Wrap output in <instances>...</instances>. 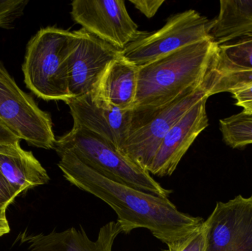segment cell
<instances>
[{"label": "cell", "instance_id": "cell-14", "mask_svg": "<svg viewBox=\"0 0 252 251\" xmlns=\"http://www.w3.org/2000/svg\"><path fill=\"white\" fill-rule=\"evenodd\" d=\"M138 75L139 66L121 54L107 66L93 93L109 106L132 110L137 94Z\"/></svg>", "mask_w": 252, "mask_h": 251}, {"label": "cell", "instance_id": "cell-12", "mask_svg": "<svg viewBox=\"0 0 252 251\" xmlns=\"http://www.w3.org/2000/svg\"><path fill=\"white\" fill-rule=\"evenodd\" d=\"M200 100L170 128L161 140L148 172L157 177L170 176L192 143L209 125L206 104Z\"/></svg>", "mask_w": 252, "mask_h": 251}, {"label": "cell", "instance_id": "cell-2", "mask_svg": "<svg viewBox=\"0 0 252 251\" xmlns=\"http://www.w3.org/2000/svg\"><path fill=\"white\" fill-rule=\"evenodd\" d=\"M217 50V44L207 38L139 66L137 94L132 110L152 112L202 84Z\"/></svg>", "mask_w": 252, "mask_h": 251}, {"label": "cell", "instance_id": "cell-10", "mask_svg": "<svg viewBox=\"0 0 252 251\" xmlns=\"http://www.w3.org/2000/svg\"><path fill=\"white\" fill-rule=\"evenodd\" d=\"M205 223V251H252V195L219 202Z\"/></svg>", "mask_w": 252, "mask_h": 251}, {"label": "cell", "instance_id": "cell-24", "mask_svg": "<svg viewBox=\"0 0 252 251\" xmlns=\"http://www.w3.org/2000/svg\"><path fill=\"white\" fill-rule=\"evenodd\" d=\"M164 1V0H130V2L148 19L155 16Z\"/></svg>", "mask_w": 252, "mask_h": 251}, {"label": "cell", "instance_id": "cell-15", "mask_svg": "<svg viewBox=\"0 0 252 251\" xmlns=\"http://www.w3.org/2000/svg\"><path fill=\"white\" fill-rule=\"evenodd\" d=\"M0 173L19 195L50 181L47 170L20 141L0 144Z\"/></svg>", "mask_w": 252, "mask_h": 251}, {"label": "cell", "instance_id": "cell-13", "mask_svg": "<svg viewBox=\"0 0 252 251\" xmlns=\"http://www.w3.org/2000/svg\"><path fill=\"white\" fill-rule=\"evenodd\" d=\"M122 233L119 223L111 221L100 228L93 241L85 230L72 227L63 231H52L27 237V251H112L118 236Z\"/></svg>", "mask_w": 252, "mask_h": 251}, {"label": "cell", "instance_id": "cell-11", "mask_svg": "<svg viewBox=\"0 0 252 251\" xmlns=\"http://www.w3.org/2000/svg\"><path fill=\"white\" fill-rule=\"evenodd\" d=\"M73 119V128L100 136L122 153L131 129L133 111L106 104L93 92L66 102Z\"/></svg>", "mask_w": 252, "mask_h": 251}, {"label": "cell", "instance_id": "cell-3", "mask_svg": "<svg viewBox=\"0 0 252 251\" xmlns=\"http://www.w3.org/2000/svg\"><path fill=\"white\" fill-rule=\"evenodd\" d=\"M73 39L70 31L41 28L27 45L22 64L26 86L46 101L70 100L68 57Z\"/></svg>", "mask_w": 252, "mask_h": 251}, {"label": "cell", "instance_id": "cell-18", "mask_svg": "<svg viewBox=\"0 0 252 251\" xmlns=\"http://www.w3.org/2000/svg\"><path fill=\"white\" fill-rule=\"evenodd\" d=\"M223 141L232 148L252 144V115L244 112L220 120Z\"/></svg>", "mask_w": 252, "mask_h": 251}, {"label": "cell", "instance_id": "cell-16", "mask_svg": "<svg viewBox=\"0 0 252 251\" xmlns=\"http://www.w3.org/2000/svg\"><path fill=\"white\" fill-rule=\"evenodd\" d=\"M252 34V1L222 0L220 12L210 22L209 35L218 46Z\"/></svg>", "mask_w": 252, "mask_h": 251}, {"label": "cell", "instance_id": "cell-26", "mask_svg": "<svg viewBox=\"0 0 252 251\" xmlns=\"http://www.w3.org/2000/svg\"><path fill=\"white\" fill-rule=\"evenodd\" d=\"M10 228L6 215V210H0V237L10 232Z\"/></svg>", "mask_w": 252, "mask_h": 251}, {"label": "cell", "instance_id": "cell-25", "mask_svg": "<svg viewBox=\"0 0 252 251\" xmlns=\"http://www.w3.org/2000/svg\"><path fill=\"white\" fill-rule=\"evenodd\" d=\"M20 139L0 119V144H12L20 141Z\"/></svg>", "mask_w": 252, "mask_h": 251}, {"label": "cell", "instance_id": "cell-20", "mask_svg": "<svg viewBox=\"0 0 252 251\" xmlns=\"http://www.w3.org/2000/svg\"><path fill=\"white\" fill-rule=\"evenodd\" d=\"M206 246L207 226L205 221L183 238L167 245L168 251H205Z\"/></svg>", "mask_w": 252, "mask_h": 251}, {"label": "cell", "instance_id": "cell-4", "mask_svg": "<svg viewBox=\"0 0 252 251\" xmlns=\"http://www.w3.org/2000/svg\"><path fill=\"white\" fill-rule=\"evenodd\" d=\"M55 147L71 150L83 163L112 181L166 198L173 193L109 141L87 130L72 128L56 139Z\"/></svg>", "mask_w": 252, "mask_h": 251}, {"label": "cell", "instance_id": "cell-7", "mask_svg": "<svg viewBox=\"0 0 252 251\" xmlns=\"http://www.w3.org/2000/svg\"><path fill=\"white\" fill-rule=\"evenodd\" d=\"M0 119L20 139L38 148L54 149L50 114L21 89L0 60Z\"/></svg>", "mask_w": 252, "mask_h": 251}, {"label": "cell", "instance_id": "cell-19", "mask_svg": "<svg viewBox=\"0 0 252 251\" xmlns=\"http://www.w3.org/2000/svg\"><path fill=\"white\" fill-rule=\"evenodd\" d=\"M207 81L210 96L219 93L231 92L232 90L252 84V71L216 73L210 68Z\"/></svg>", "mask_w": 252, "mask_h": 251}, {"label": "cell", "instance_id": "cell-22", "mask_svg": "<svg viewBox=\"0 0 252 251\" xmlns=\"http://www.w3.org/2000/svg\"><path fill=\"white\" fill-rule=\"evenodd\" d=\"M231 94L236 100V106L243 108V112L252 115V84L232 90Z\"/></svg>", "mask_w": 252, "mask_h": 251}, {"label": "cell", "instance_id": "cell-5", "mask_svg": "<svg viewBox=\"0 0 252 251\" xmlns=\"http://www.w3.org/2000/svg\"><path fill=\"white\" fill-rule=\"evenodd\" d=\"M210 97L207 76L202 84L159 109L150 112L132 110L131 129L123 154L148 172L156 152L170 128L200 100Z\"/></svg>", "mask_w": 252, "mask_h": 251}, {"label": "cell", "instance_id": "cell-8", "mask_svg": "<svg viewBox=\"0 0 252 251\" xmlns=\"http://www.w3.org/2000/svg\"><path fill=\"white\" fill-rule=\"evenodd\" d=\"M71 7L72 19L83 29L121 51L140 34L124 0H75Z\"/></svg>", "mask_w": 252, "mask_h": 251}, {"label": "cell", "instance_id": "cell-17", "mask_svg": "<svg viewBox=\"0 0 252 251\" xmlns=\"http://www.w3.org/2000/svg\"><path fill=\"white\" fill-rule=\"evenodd\" d=\"M211 70L216 73L252 71V34L218 46Z\"/></svg>", "mask_w": 252, "mask_h": 251}, {"label": "cell", "instance_id": "cell-1", "mask_svg": "<svg viewBox=\"0 0 252 251\" xmlns=\"http://www.w3.org/2000/svg\"><path fill=\"white\" fill-rule=\"evenodd\" d=\"M65 179L109 205L118 215L122 233L146 228L165 245L183 238L204 220L180 212L166 197L112 181L83 163L68 149L55 147Z\"/></svg>", "mask_w": 252, "mask_h": 251}, {"label": "cell", "instance_id": "cell-6", "mask_svg": "<svg viewBox=\"0 0 252 251\" xmlns=\"http://www.w3.org/2000/svg\"><path fill=\"white\" fill-rule=\"evenodd\" d=\"M210 21L195 10L172 15L154 32H142L122 51L127 60L140 66L187 46L211 38Z\"/></svg>", "mask_w": 252, "mask_h": 251}, {"label": "cell", "instance_id": "cell-21", "mask_svg": "<svg viewBox=\"0 0 252 251\" xmlns=\"http://www.w3.org/2000/svg\"><path fill=\"white\" fill-rule=\"evenodd\" d=\"M29 0H0V28L10 29L24 14Z\"/></svg>", "mask_w": 252, "mask_h": 251}, {"label": "cell", "instance_id": "cell-9", "mask_svg": "<svg viewBox=\"0 0 252 251\" xmlns=\"http://www.w3.org/2000/svg\"><path fill=\"white\" fill-rule=\"evenodd\" d=\"M68 57L71 98L93 92L107 66L122 54L109 43L81 28L73 31Z\"/></svg>", "mask_w": 252, "mask_h": 251}, {"label": "cell", "instance_id": "cell-23", "mask_svg": "<svg viewBox=\"0 0 252 251\" xmlns=\"http://www.w3.org/2000/svg\"><path fill=\"white\" fill-rule=\"evenodd\" d=\"M18 195L16 190L0 173V210H7V206L13 203Z\"/></svg>", "mask_w": 252, "mask_h": 251}]
</instances>
